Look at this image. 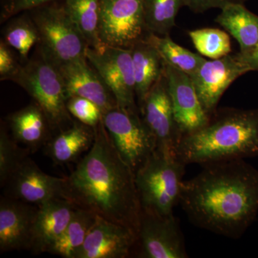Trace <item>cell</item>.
Listing matches in <instances>:
<instances>
[{
	"mask_svg": "<svg viewBox=\"0 0 258 258\" xmlns=\"http://www.w3.org/2000/svg\"><path fill=\"white\" fill-rule=\"evenodd\" d=\"M67 108L70 114L91 128H96L103 118L101 108L94 102L82 97L71 96L68 98Z\"/></svg>",
	"mask_w": 258,
	"mask_h": 258,
	"instance_id": "cell-30",
	"label": "cell"
},
{
	"mask_svg": "<svg viewBox=\"0 0 258 258\" xmlns=\"http://www.w3.org/2000/svg\"><path fill=\"white\" fill-rule=\"evenodd\" d=\"M10 81L23 88L42 108L52 132L57 133L74 123L60 71L40 52L38 57L22 64Z\"/></svg>",
	"mask_w": 258,
	"mask_h": 258,
	"instance_id": "cell-5",
	"label": "cell"
},
{
	"mask_svg": "<svg viewBox=\"0 0 258 258\" xmlns=\"http://www.w3.org/2000/svg\"><path fill=\"white\" fill-rule=\"evenodd\" d=\"M139 108L142 119L155 139L157 150L176 157L182 136L174 118L164 72Z\"/></svg>",
	"mask_w": 258,
	"mask_h": 258,
	"instance_id": "cell-11",
	"label": "cell"
},
{
	"mask_svg": "<svg viewBox=\"0 0 258 258\" xmlns=\"http://www.w3.org/2000/svg\"><path fill=\"white\" fill-rule=\"evenodd\" d=\"M101 0H66L64 8L82 34L88 46L98 49L103 46L99 37Z\"/></svg>",
	"mask_w": 258,
	"mask_h": 258,
	"instance_id": "cell-24",
	"label": "cell"
},
{
	"mask_svg": "<svg viewBox=\"0 0 258 258\" xmlns=\"http://www.w3.org/2000/svg\"><path fill=\"white\" fill-rule=\"evenodd\" d=\"M66 177L50 176L28 157L13 171L3 187L8 198L40 206L55 198H64Z\"/></svg>",
	"mask_w": 258,
	"mask_h": 258,
	"instance_id": "cell-13",
	"label": "cell"
},
{
	"mask_svg": "<svg viewBox=\"0 0 258 258\" xmlns=\"http://www.w3.org/2000/svg\"><path fill=\"white\" fill-rule=\"evenodd\" d=\"M144 40L157 50L164 63L189 76L195 74L207 60L198 54L180 46L169 35L160 36L148 32Z\"/></svg>",
	"mask_w": 258,
	"mask_h": 258,
	"instance_id": "cell-25",
	"label": "cell"
},
{
	"mask_svg": "<svg viewBox=\"0 0 258 258\" xmlns=\"http://www.w3.org/2000/svg\"><path fill=\"white\" fill-rule=\"evenodd\" d=\"M215 22L232 35L240 45V54L247 57L258 47V16L244 4H232L222 9Z\"/></svg>",
	"mask_w": 258,
	"mask_h": 258,
	"instance_id": "cell-21",
	"label": "cell"
},
{
	"mask_svg": "<svg viewBox=\"0 0 258 258\" xmlns=\"http://www.w3.org/2000/svg\"><path fill=\"white\" fill-rule=\"evenodd\" d=\"M102 120L117 152L135 174L157 149L140 111L117 105L103 113Z\"/></svg>",
	"mask_w": 258,
	"mask_h": 258,
	"instance_id": "cell-7",
	"label": "cell"
},
{
	"mask_svg": "<svg viewBox=\"0 0 258 258\" xmlns=\"http://www.w3.org/2000/svg\"><path fill=\"white\" fill-rule=\"evenodd\" d=\"M137 234L128 227L98 216L74 258H125L137 246Z\"/></svg>",
	"mask_w": 258,
	"mask_h": 258,
	"instance_id": "cell-16",
	"label": "cell"
},
{
	"mask_svg": "<svg viewBox=\"0 0 258 258\" xmlns=\"http://www.w3.org/2000/svg\"><path fill=\"white\" fill-rule=\"evenodd\" d=\"M182 7L183 0H144V20L148 32L160 36L169 35Z\"/></svg>",
	"mask_w": 258,
	"mask_h": 258,
	"instance_id": "cell-26",
	"label": "cell"
},
{
	"mask_svg": "<svg viewBox=\"0 0 258 258\" xmlns=\"http://www.w3.org/2000/svg\"><path fill=\"white\" fill-rule=\"evenodd\" d=\"M130 49L135 77L136 96L139 106L164 74L165 64L157 50L144 39Z\"/></svg>",
	"mask_w": 258,
	"mask_h": 258,
	"instance_id": "cell-22",
	"label": "cell"
},
{
	"mask_svg": "<svg viewBox=\"0 0 258 258\" xmlns=\"http://www.w3.org/2000/svg\"><path fill=\"white\" fill-rule=\"evenodd\" d=\"M38 207L34 225V254L48 252L62 235L77 207L66 198H55Z\"/></svg>",
	"mask_w": 258,
	"mask_h": 258,
	"instance_id": "cell-18",
	"label": "cell"
},
{
	"mask_svg": "<svg viewBox=\"0 0 258 258\" xmlns=\"http://www.w3.org/2000/svg\"><path fill=\"white\" fill-rule=\"evenodd\" d=\"M252 71L240 52L205 61L190 76L200 102L209 115L216 111L220 98L231 84L246 73Z\"/></svg>",
	"mask_w": 258,
	"mask_h": 258,
	"instance_id": "cell-12",
	"label": "cell"
},
{
	"mask_svg": "<svg viewBox=\"0 0 258 258\" xmlns=\"http://www.w3.org/2000/svg\"><path fill=\"white\" fill-rule=\"evenodd\" d=\"M188 34L197 50L212 60L225 57L232 51L228 34L220 29H198Z\"/></svg>",
	"mask_w": 258,
	"mask_h": 258,
	"instance_id": "cell-28",
	"label": "cell"
},
{
	"mask_svg": "<svg viewBox=\"0 0 258 258\" xmlns=\"http://www.w3.org/2000/svg\"><path fill=\"white\" fill-rule=\"evenodd\" d=\"M12 137L30 152L45 145L52 136L50 123L42 108L35 102L8 115Z\"/></svg>",
	"mask_w": 258,
	"mask_h": 258,
	"instance_id": "cell-19",
	"label": "cell"
},
{
	"mask_svg": "<svg viewBox=\"0 0 258 258\" xmlns=\"http://www.w3.org/2000/svg\"><path fill=\"white\" fill-rule=\"evenodd\" d=\"M246 0H183L184 6L195 13H203L212 8L223 9L232 4H244Z\"/></svg>",
	"mask_w": 258,
	"mask_h": 258,
	"instance_id": "cell-33",
	"label": "cell"
},
{
	"mask_svg": "<svg viewBox=\"0 0 258 258\" xmlns=\"http://www.w3.org/2000/svg\"><path fill=\"white\" fill-rule=\"evenodd\" d=\"M179 204L197 227L240 239L257 219L258 169L244 159L205 164L183 181Z\"/></svg>",
	"mask_w": 258,
	"mask_h": 258,
	"instance_id": "cell-1",
	"label": "cell"
},
{
	"mask_svg": "<svg viewBox=\"0 0 258 258\" xmlns=\"http://www.w3.org/2000/svg\"><path fill=\"white\" fill-rule=\"evenodd\" d=\"M147 32L144 0H101L99 37L103 45L130 49Z\"/></svg>",
	"mask_w": 258,
	"mask_h": 258,
	"instance_id": "cell-8",
	"label": "cell"
},
{
	"mask_svg": "<svg viewBox=\"0 0 258 258\" xmlns=\"http://www.w3.org/2000/svg\"><path fill=\"white\" fill-rule=\"evenodd\" d=\"M29 149L19 147L5 127L0 131V183L3 187L19 164L28 157Z\"/></svg>",
	"mask_w": 258,
	"mask_h": 258,
	"instance_id": "cell-29",
	"label": "cell"
},
{
	"mask_svg": "<svg viewBox=\"0 0 258 258\" xmlns=\"http://www.w3.org/2000/svg\"><path fill=\"white\" fill-rule=\"evenodd\" d=\"M95 140L94 128L74 121L69 127L57 132L45 144L47 155L54 163L63 165L77 160L88 152Z\"/></svg>",
	"mask_w": 258,
	"mask_h": 258,
	"instance_id": "cell-20",
	"label": "cell"
},
{
	"mask_svg": "<svg viewBox=\"0 0 258 258\" xmlns=\"http://www.w3.org/2000/svg\"><path fill=\"white\" fill-rule=\"evenodd\" d=\"M136 247L139 257H188L179 221L173 214L142 211Z\"/></svg>",
	"mask_w": 258,
	"mask_h": 258,
	"instance_id": "cell-10",
	"label": "cell"
},
{
	"mask_svg": "<svg viewBox=\"0 0 258 258\" xmlns=\"http://www.w3.org/2000/svg\"><path fill=\"white\" fill-rule=\"evenodd\" d=\"M38 207L3 196L0 201V250H31Z\"/></svg>",
	"mask_w": 258,
	"mask_h": 258,
	"instance_id": "cell-15",
	"label": "cell"
},
{
	"mask_svg": "<svg viewBox=\"0 0 258 258\" xmlns=\"http://www.w3.org/2000/svg\"><path fill=\"white\" fill-rule=\"evenodd\" d=\"M94 130L92 147L66 177L64 198L138 237L142 208L135 174L115 149L103 120Z\"/></svg>",
	"mask_w": 258,
	"mask_h": 258,
	"instance_id": "cell-2",
	"label": "cell"
},
{
	"mask_svg": "<svg viewBox=\"0 0 258 258\" xmlns=\"http://www.w3.org/2000/svg\"><path fill=\"white\" fill-rule=\"evenodd\" d=\"M3 40L27 60L32 47L40 42L36 25L30 14L19 15L10 20L3 30Z\"/></svg>",
	"mask_w": 258,
	"mask_h": 258,
	"instance_id": "cell-27",
	"label": "cell"
},
{
	"mask_svg": "<svg viewBox=\"0 0 258 258\" xmlns=\"http://www.w3.org/2000/svg\"><path fill=\"white\" fill-rule=\"evenodd\" d=\"M86 58L113 93L117 105L139 110L136 103V83L132 50L103 45L98 49L88 47Z\"/></svg>",
	"mask_w": 258,
	"mask_h": 258,
	"instance_id": "cell-9",
	"label": "cell"
},
{
	"mask_svg": "<svg viewBox=\"0 0 258 258\" xmlns=\"http://www.w3.org/2000/svg\"><path fill=\"white\" fill-rule=\"evenodd\" d=\"M244 60L249 64L251 70L252 71H258V47L254 51L252 55L247 57H244Z\"/></svg>",
	"mask_w": 258,
	"mask_h": 258,
	"instance_id": "cell-34",
	"label": "cell"
},
{
	"mask_svg": "<svg viewBox=\"0 0 258 258\" xmlns=\"http://www.w3.org/2000/svg\"><path fill=\"white\" fill-rule=\"evenodd\" d=\"M55 0H8L2 13V20H8L24 11L47 5Z\"/></svg>",
	"mask_w": 258,
	"mask_h": 258,
	"instance_id": "cell-32",
	"label": "cell"
},
{
	"mask_svg": "<svg viewBox=\"0 0 258 258\" xmlns=\"http://www.w3.org/2000/svg\"><path fill=\"white\" fill-rule=\"evenodd\" d=\"M185 166L176 157L156 149L134 174L142 211L173 214L179 204Z\"/></svg>",
	"mask_w": 258,
	"mask_h": 258,
	"instance_id": "cell-4",
	"label": "cell"
},
{
	"mask_svg": "<svg viewBox=\"0 0 258 258\" xmlns=\"http://www.w3.org/2000/svg\"><path fill=\"white\" fill-rule=\"evenodd\" d=\"M176 157L186 166L257 157L258 108L217 109L205 126L181 137Z\"/></svg>",
	"mask_w": 258,
	"mask_h": 258,
	"instance_id": "cell-3",
	"label": "cell"
},
{
	"mask_svg": "<svg viewBox=\"0 0 258 258\" xmlns=\"http://www.w3.org/2000/svg\"><path fill=\"white\" fill-rule=\"evenodd\" d=\"M22 64L19 63L11 47L1 40L0 42V79L1 81L11 80L18 73Z\"/></svg>",
	"mask_w": 258,
	"mask_h": 258,
	"instance_id": "cell-31",
	"label": "cell"
},
{
	"mask_svg": "<svg viewBox=\"0 0 258 258\" xmlns=\"http://www.w3.org/2000/svg\"><path fill=\"white\" fill-rule=\"evenodd\" d=\"M164 74L174 118L181 136L203 128L208 123L210 116L200 102L191 78L166 64Z\"/></svg>",
	"mask_w": 258,
	"mask_h": 258,
	"instance_id": "cell-14",
	"label": "cell"
},
{
	"mask_svg": "<svg viewBox=\"0 0 258 258\" xmlns=\"http://www.w3.org/2000/svg\"><path fill=\"white\" fill-rule=\"evenodd\" d=\"M68 98L79 96L94 102L105 113L117 106L113 93L87 58L74 61L57 68Z\"/></svg>",
	"mask_w": 258,
	"mask_h": 258,
	"instance_id": "cell-17",
	"label": "cell"
},
{
	"mask_svg": "<svg viewBox=\"0 0 258 258\" xmlns=\"http://www.w3.org/2000/svg\"><path fill=\"white\" fill-rule=\"evenodd\" d=\"M97 217L89 210L76 208L67 228L51 247L49 253L64 258H74L84 243Z\"/></svg>",
	"mask_w": 258,
	"mask_h": 258,
	"instance_id": "cell-23",
	"label": "cell"
},
{
	"mask_svg": "<svg viewBox=\"0 0 258 258\" xmlns=\"http://www.w3.org/2000/svg\"><path fill=\"white\" fill-rule=\"evenodd\" d=\"M40 35L39 52L57 68L86 58L88 46L62 6L47 5L29 10Z\"/></svg>",
	"mask_w": 258,
	"mask_h": 258,
	"instance_id": "cell-6",
	"label": "cell"
}]
</instances>
